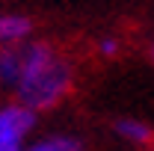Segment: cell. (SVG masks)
I'll list each match as a JSON object with an SVG mask.
<instances>
[{"mask_svg":"<svg viewBox=\"0 0 154 151\" xmlns=\"http://www.w3.org/2000/svg\"><path fill=\"white\" fill-rule=\"evenodd\" d=\"M68 65L57 57L48 45H30L21 54V77H18V98L27 110H48L62 101L68 92Z\"/></svg>","mask_w":154,"mask_h":151,"instance_id":"6da1fadb","label":"cell"},{"mask_svg":"<svg viewBox=\"0 0 154 151\" xmlns=\"http://www.w3.org/2000/svg\"><path fill=\"white\" fill-rule=\"evenodd\" d=\"M36 122L33 110H27L24 104H12V107H3L0 110V145L6 148H21V139L30 133Z\"/></svg>","mask_w":154,"mask_h":151,"instance_id":"7a4b0ae2","label":"cell"},{"mask_svg":"<svg viewBox=\"0 0 154 151\" xmlns=\"http://www.w3.org/2000/svg\"><path fill=\"white\" fill-rule=\"evenodd\" d=\"M116 131L122 133L125 139H131V142H148V139H151L148 125H142V122H131V119L119 122V125H116Z\"/></svg>","mask_w":154,"mask_h":151,"instance_id":"5b68a950","label":"cell"},{"mask_svg":"<svg viewBox=\"0 0 154 151\" xmlns=\"http://www.w3.org/2000/svg\"><path fill=\"white\" fill-rule=\"evenodd\" d=\"M21 77V54L18 51H0V80L9 86H18Z\"/></svg>","mask_w":154,"mask_h":151,"instance_id":"277c9868","label":"cell"},{"mask_svg":"<svg viewBox=\"0 0 154 151\" xmlns=\"http://www.w3.org/2000/svg\"><path fill=\"white\" fill-rule=\"evenodd\" d=\"M27 151H83L80 148V142L77 139H68V136H51V139H45V142H38L33 148Z\"/></svg>","mask_w":154,"mask_h":151,"instance_id":"8992f818","label":"cell"},{"mask_svg":"<svg viewBox=\"0 0 154 151\" xmlns=\"http://www.w3.org/2000/svg\"><path fill=\"white\" fill-rule=\"evenodd\" d=\"M116 51V42H104V54H113Z\"/></svg>","mask_w":154,"mask_h":151,"instance_id":"52a82bcc","label":"cell"},{"mask_svg":"<svg viewBox=\"0 0 154 151\" xmlns=\"http://www.w3.org/2000/svg\"><path fill=\"white\" fill-rule=\"evenodd\" d=\"M30 33V21L15 15H0V42H21Z\"/></svg>","mask_w":154,"mask_h":151,"instance_id":"3957f363","label":"cell"}]
</instances>
